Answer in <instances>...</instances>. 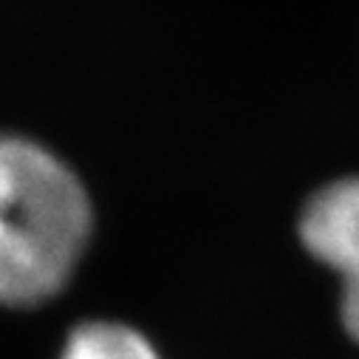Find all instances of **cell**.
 I'll use <instances>...</instances> for the list:
<instances>
[{
  "label": "cell",
  "mask_w": 359,
  "mask_h": 359,
  "mask_svg": "<svg viewBox=\"0 0 359 359\" xmlns=\"http://www.w3.org/2000/svg\"><path fill=\"white\" fill-rule=\"evenodd\" d=\"M91 198L43 144L0 133V306H37L65 289L91 241Z\"/></svg>",
  "instance_id": "6da1fadb"
},
{
  "label": "cell",
  "mask_w": 359,
  "mask_h": 359,
  "mask_svg": "<svg viewBox=\"0 0 359 359\" xmlns=\"http://www.w3.org/2000/svg\"><path fill=\"white\" fill-rule=\"evenodd\" d=\"M300 238L342 278V323L359 342V178L334 182L306 204Z\"/></svg>",
  "instance_id": "7a4b0ae2"
},
{
  "label": "cell",
  "mask_w": 359,
  "mask_h": 359,
  "mask_svg": "<svg viewBox=\"0 0 359 359\" xmlns=\"http://www.w3.org/2000/svg\"><path fill=\"white\" fill-rule=\"evenodd\" d=\"M62 359H158V353L139 331L128 325L88 323L68 337Z\"/></svg>",
  "instance_id": "3957f363"
}]
</instances>
